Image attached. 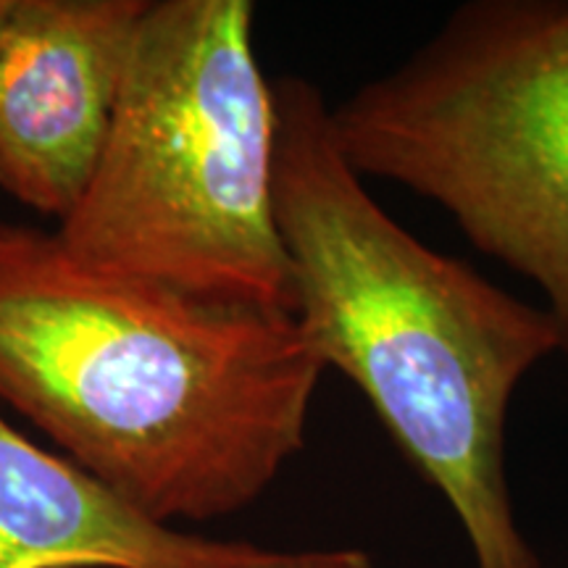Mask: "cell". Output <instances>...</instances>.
<instances>
[{
    "label": "cell",
    "instance_id": "3957f363",
    "mask_svg": "<svg viewBox=\"0 0 568 568\" xmlns=\"http://www.w3.org/2000/svg\"><path fill=\"white\" fill-rule=\"evenodd\" d=\"M274 140L253 3L148 0L101 155L55 237L95 272L295 314Z\"/></svg>",
    "mask_w": 568,
    "mask_h": 568
},
{
    "label": "cell",
    "instance_id": "ba28073f",
    "mask_svg": "<svg viewBox=\"0 0 568 568\" xmlns=\"http://www.w3.org/2000/svg\"><path fill=\"white\" fill-rule=\"evenodd\" d=\"M13 3H17V0H0V32H3L6 21H9V19H11Z\"/></svg>",
    "mask_w": 568,
    "mask_h": 568
},
{
    "label": "cell",
    "instance_id": "5b68a950",
    "mask_svg": "<svg viewBox=\"0 0 568 568\" xmlns=\"http://www.w3.org/2000/svg\"><path fill=\"white\" fill-rule=\"evenodd\" d=\"M148 0H17L0 32V187L63 216L82 195Z\"/></svg>",
    "mask_w": 568,
    "mask_h": 568
},
{
    "label": "cell",
    "instance_id": "52a82bcc",
    "mask_svg": "<svg viewBox=\"0 0 568 568\" xmlns=\"http://www.w3.org/2000/svg\"><path fill=\"white\" fill-rule=\"evenodd\" d=\"M245 568H374L364 550L335 548V550H266L264 558Z\"/></svg>",
    "mask_w": 568,
    "mask_h": 568
},
{
    "label": "cell",
    "instance_id": "277c9868",
    "mask_svg": "<svg viewBox=\"0 0 568 568\" xmlns=\"http://www.w3.org/2000/svg\"><path fill=\"white\" fill-rule=\"evenodd\" d=\"M332 126L361 176L439 205L537 284L568 355V3H464Z\"/></svg>",
    "mask_w": 568,
    "mask_h": 568
},
{
    "label": "cell",
    "instance_id": "6da1fadb",
    "mask_svg": "<svg viewBox=\"0 0 568 568\" xmlns=\"http://www.w3.org/2000/svg\"><path fill=\"white\" fill-rule=\"evenodd\" d=\"M295 314L95 272L0 222V400L153 521L253 506L324 376Z\"/></svg>",
    "mask_w": 568,
    "mask_h": 568
},
{
    "label": "cell",
    "instance_id": "7a4b0ae2",
    "mask_svg": "<svg viewBox=\"0 0 568 568\" xmlns=\"http://www.w3.org/2000/svg\"><path fill=\"white\" fill-rule=\"evenodd\" d=\"M274 219L295 318L410 464L450 503L477 568H542L506 477L508 410L560 353L545 308L429 247L376 203L314 82H272Z\"/></svg>",
    "mask_w": 568,
    "mask_h": 568
},
{
    "label": "cell",
    "instance_id": "8992f818",
    "mask_svg": "<svg viewBox=\"0 0 568 568\" xmlns=\"http://www.w3.org/2000/svg\"><path fill=\"white\" fill-rule=\"evenodd\" d=\"M264 556L153 521L0 418V568H245Z\"/></svg>",
    "mask_w": 568,
    "mask_h": 568
}]
</instances>
